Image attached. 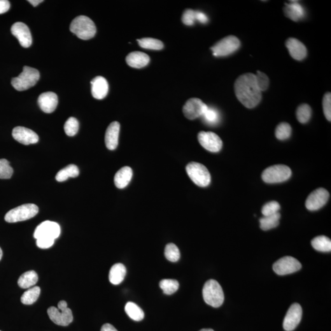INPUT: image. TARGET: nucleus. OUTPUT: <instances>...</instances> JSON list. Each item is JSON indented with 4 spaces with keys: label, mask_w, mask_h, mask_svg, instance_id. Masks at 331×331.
Returning a JSON list of instances; mask_svg holds the SVG:
<instances>
[{
    "label": "nucleus",
    "mask_w": 331,
    "mask_h": 331,
    "mask_svg": "<svg viewBox=\"0 0 331 331\" xmlns=\"http://www.w3.org/2000/svg\"><path fill=\"white\" fill-rule=\"evenodd\" d=\"M235 96L245 107L252 109L262 100V92L256 83V76L252 73L240 76L234 83Z\"/></svg>",
    "instance_id": "obj_1"
},
{
    "label": "nucleus",
    "mask_w": 331,
    "mask_h": 331,
    "mask_svg": "<svg viewBox=\"0 0 331 331\" xmlns=\"http://www.w3.org/2000/svg\"><path fill=\"white\" fill-rule=\"evenodd\" d=\"M70 31L76 34L79 38L88 40L95 36L97 28L94 22L89 17L80 16L72 21L70 25Z\"/></svg>",
    "instance_id": "obj_2"
},
{
    "label": "nucleus",
    "mask_w": 331,
    "mask_h": 331,
    "mask_svg": "<svg viewBox=\"0 0 331 331\" xmlns=\"http://www.w3.org/2000/svg\"><path fill=\"white\" fill-rule=\"evenodd\" d=\"M202 296L206 304L215 308L220 307L225 300L222 288L217 281L213 279L204 284Z\"/></svg>",
    "instance_id": "obj_3"
},
{
    "label": "nucleus",
    "mask_w": 331,
    "mask_h": 331,
    "mask_svg": "<svg viewBox=\"0 0 331 331\" xmlns=\"http://www.w3.org/2000/svg\"><path fill=\"white\" fill-rule=\"evenodd\" d=\"M39 78L40 74L38 70L25 66L19 76L12 79L11 84L17 91H24L36 85Z\"/></svg>",
    "instance_id": "obj_4"
},
{
    "label": "nucleus",
    "mask_w": 331,
    "mask_h": 331,
    "mask_svg": "<svg viewBox=\"0 0 331 331\" xmlns=\"http://www.w3.org/2000/svg\"><path fill=\"white\" fill-rule=\"evenodd\" d=\"M38 207L34 204H23L11 209L4 216V220L8 223H16L25 221L34 217L38 214Z\"/></svg>",
    "instance_id": "obj_5"
},
{
    "label": "nucleus",
    "mask_w": 331,
    "mask_h": 331,
    "mask_svg": "<svg viewBox=\"0 0 331 331\" xmlns=\"http://www.w3.org/2000/svg\"><path fill=\"white\" fill-rule=\"evenodd\" d=\"M186 171L189 177L196 185L206 187L211 182V176L207 167L200 163L192 162L186 166Z\"/></svg>",
    "instance_id": "obj_6"
},
{
    "label": "nucleus",
    "mask_w": 331,
    "mask_h": 331,
    "mask_svg": "<svg viewBox=\"0 0 331 331\" xmlns=\"http://www.w3.org/2000/svg\"><path fill=\"white\" fill-rule=\"evenodd\" d=\"M292 174L287 166L277 165L265 169L262 174V179L267 183H277L288 181Z\"/></svg>",
    "instance_id": "obj_7"
},
{
    "label": "nucleus",
    "mask_w": 331,
    "mask_h": 331,
    "mask_svg": "<svg viewBox=\"0 0 331 331\" xmlns=\"http://www.w3.org/2000/svg\"><path fill=\"white\" fill-rule=\"evenodd\" d=\"M241 47V42L234 36L225 37L212 47L211 50L215 57H227L236 52Z\"/></svg>",
    "instance_id": "obj_8"
},
{
    "label": "nucleus",
    "mask_w": 331,
    "mask_h": 331,
    "mask_svg": "<svg viewBox=\"0 0 331 331\" xmlns=\"http://www.w3.org/2000/svg\"><path fill=\"white\" fill-rule=\"evenodd\" d=\"M302 265L297 259L285 256L279 259L273 265L274 271L279 276L295 273L301 269Z\"/></svg>",
    "instance_id": "obj_9"
},
{
    "label": "nucleus",
    "mask_w": 331,
    "mask_h": 331,
    "mask_svg": "<svg viewBox=\"0 0 331 331\" xmlns=\"http://www.w3.org/2000/svg\"><path fill=\"white\" fill-rule=\"evenodd\" d=\"M61 229L60 225L54 221H45L37 227L34 232L36 239L47 238L55 240L60 236Z\"/></svg>",
    "instance_id": "obj_10"
},
{
    "label": "nucleus",
    "mask_w": 331,
    "mask_h": 331,
    "mask_svg": "<svg viewBox=\"0 0 331 331\" xmlns=\"http://www.w3.org/2000/svg\"><path fill=\"white\" fill-rule=\"evenodd\" d=\"M330 193L325 188H318L309 195L305 201V207L311 211H318L327 203Z\"/></svg>",
    "instance_id": "obj_11"
},
{
    "label": "nucleus",
    "mask_w": 331,
    "mask_h": 331,
    "mask_svg": "<svg viewBox=\"0 0 331 331\" xmlns=\"http://www.w3.org/2000/svg\"><path fill=\"white\" fill-rule=\"evenodd\" d=\"M198 138L200 145L211 152H218L222 148L223 143L220 137L213 132H200Z\"/></svg>",
    "instance_id": "obj_12"
},
{
    "label": "nucleus",
    "mask_w": 331,
    "mask_h": 331,
    "mask_svg": "<svg viewBox=\"0 0 331 331\" xmlns=\"http://www.w3.org/2000/svg\"><path fill=\"white\" fill-rule=\"evenodd\" d=\"M208 106L202 100L191 99L186 101L183 108V113L189 120H195L203 115Z\"/></svg>",
    "instance_id": "obj_13"
},
{
    "label": "nucleus",
    "mask_w": 331,
    "mask_h": 331,
    "mask_svg": "<svg viewBox=\"0 0 331 331\" xmlns=\"http://www.w3.org/2000/svg\"><path fill=\"white\" fill-rule=\"evenodd\" d=\"M302 309L298 303H294L289 308L283 321V328L286 331H292L297 328L301 320Z\"/></svg>",
    "instance_id": "obj_14"
},
{
    "label": "nucleus",
    "mask_w": 331,
    "mask_h": 331,
    "mask_svg": "<svg viewBox=\"0 0 331 331\" xmlns=\"http://www.w3.org/2000/svg\"><path fill=\"white\" fill-rule=\"evenodd\" d=\"M48 314L50 320L57 325L67 326L73 321V313L68 307L59 310L55 307H50L48 310Z\"/></svg>",
    "instance_id": "obj_15"
},
{
    "label": "nucleus",
    "mask_w": 331,
    "mask_h": 331,
    "mask_svg": "<svg viewBox=\"0 0 331 331\" xmlns=\"http://www.w3.org/2000/svg\"><path fill=\"white\" fill-rule=\"evenodd\" d=\"M11 33L19 41L23 48H29L32 44V36L29 28L22 22H16L11 27Z\"/></svg>",
    "instance_id": "obj_16"
},
{
    "label": "nucleus",
    "mask_w": 331,
    "mask_h": 331,
    "mask_svg": "<svg viewBox=\"0 0 331 331\" xmlns=\"http://www.w3.org/2000/svg\"><path fill=\"white\" fill-rule=\"evenodd\" d=\"M14 139L23 145H30L38 143L39 137L38 134L29 128L17 127L13 130Z\"/></svg>",
    "instance_id": "obj_17"
},
{
    "label": "nucleus",
    "mask_w": 331,
    "mask_h": 331,
    "mask_svg": "<svg viewBox=\"0 0 331 331\" xmlns=\"http://www.w3.org/2000/svg\"><path fill=\"white\" fill-rule=\"evenodd\" d=\"M285 44L289 53L294 59L300 61L307 57L306 47L298 39L293 38H289L286 40Z\"/></svg>",
    "instance_id": "obj_18"
},
{
    "label": "nucleus",
    "mask_w": 331,
    "mask_h": 331,
    "mask_svg": "<svg viewBox=\"0 0 331 331\" xmlns=\"http://www.w3.org/2000/svg\"><path fill=\"white\" fill-rule=\"evenodd\" d=\"M38 102L41 110L44 113H52L57 107V95L51 92L42 93L38 98Z\"/></svg>",
    "instance_id": "obj_19"
},
{
    "label": "nucleus",
    "mask_w": 331,
    "mask_h": 331,
    "mask_svg": "<svg viewBox=\"0 0 331 331\" xmlns=\"http://www.w3.org/2000/svg\"><path fill=\"white\" fill-rule=\"evenodd\" d=\"M120 128V123L117 122L111 123L107 128L105 134V143L109 150H114L117 148Z\"/></svg>",
    "instance_id": "obj_20"
},
{
    "label": "nucleus",
    "mask_w": 331,
    "mask_h": 331,
    "mask_svg": "<svg viewBox=\"0 0 331 331\" xmlns=\"http://www.w3.org/2000/svg\"><path fill=\"white\" fill-rule=\"evenodd\" d=\"M92 96L97 99H102L108 95L109 85L106 79L97 76L91 82Z\"/></svg>",
    "instance_id": "obj_21"
},
{
    "label": "nucleus",
    "mask_w": 331,
    "mask_h": 331,
    "mask_svg": "<svg viewBox=\"0 0 331 331\" xmlns=\"http://www.w3.org/2000/svg\"><path fill=\"white\" fill-rule=\"evenodd\" d=\"M284 14L291 20L298 22L304 17V8L298 1H291L290 3H285L283 9Z\"/></svg>",
    "instance_id": "obj_22"
},
{
    "label": "nucleus",
    "mask_w": 331,
    "mask_h": 331,
    "mask_svg": "<svg viewBox=\"0 0 331 331\" xmlns=\"http://www.w3.org/2000/svg\"><path fill=\"white\" fill-rule=\"evenodd\" d=\"M126 62L130 66L134 68H141L149 64L150 57L145 53L135 51L127 55Z\"/></svg>",
    "instance_id": "obj_23"
},
{
    "label": "nucleus",
    "mask_w": 331,
    "mask_h": 331,
    "mask_svg": "<svg viewBox=\"0 0 331 331\" xmlns=\"http://www.w3.org/2000/svg\"><path fill=\"white\" fill-rule=\"evenodd\" d=\"M132 177L131 167L125 166L121 168L114 177V183L118 188L123 189L128 186Z\"/></svg>",
    "instance_id": "obj_24"
},
{
    "label": "nucleus",
    "mask_w": 331,
    "mask_h": 331,
    "mask_svg": "<svg viewBox=\"0 0 331 331\" xmlns=\"http://www.w3.org/2000/svg\"><path fill=\"white\" fill-rule=\"evenodd\" d=\"M127 274V269L121 263H116L111 267L109 272V279L113 285H119L124 280Z\"/></svg>",
    "instance_id": "obj_25"
},
{
    "label": "nucleus",
    "mask_w": 331,
    "mask_h": 331,
    "mask_svg": "<svg viewBox=\"0 0 331 331\" xmlns=\"http://www.w3.org/2000/svg\"><path fill=\"white\" fill-rule=\"evenodd\" d=\"M38 281V276L34 270H30L23 273L19 277L18 285L21 288L28 289L32 288Z\"/></svg>",
    "instance_id": "obj_26"
},
{
    "label": "nucleus",
    "mask_w": 331,
    "mask_h": 331,
    "mask_svg": "<svg viewBox=\"0 0 331 331\" xmlns=\"http://www.w3.org/2000/svg\"><path fill=\"white\" fill-rule=\"evenodd\" d=\"M79 170L77 166L69 165L65 168L60 170L56 175L55 179L58 182H64L67 180L69 177H76L79 176Z\"/></svg>",
    "instance_id": "obj_27"
},
{
    "label": "nucleus",
    "mask_w": 331,
    "mask_h": 331,
    "mask_svg": "<svg viewBox=\"0 0 331 331\" xmlns=\"http://www.w3.org/2000/svg\"><path fill=\"white\" fill-rule=\"evenodd\" d=\"M312 246L316 250L321 252H330L331 251V241L325 235H320L314 238L311 242Z\"/></svg>",
    "instance_id": "obj_28"
},
{
    "label": "nucleus",
    "mask_w": 331,
    "mask_h": 331,
    "mask_svg": "<svg viewBox=\"0 0 331 331\" xmlns=\"http://www.w3.org/2000/svg\"><path fill=\"white\" fill-rule=\"evenodd\" d=\"M125 311L128 316L134 321H141L144 318V313L143 310L134 302H127L125 305Z\"/></svg>",
    "instance_id": "obj_29"
},
{
    "label": "nucleus",
    "mask_w": 331,
    "mask_h": 331,
    "mask_svg": "<svg viewBox=\"0 0 331 331\" xmlns=\"http://www.w3.org/2000/svg\"><path fill=\"white\" fill-rule=\"evenodd\" d=\"M40 293L41 289L39 286L30 288L23 294L21 297V302L25 305L34 304L38 300Z\"/></svg>",
    "instance_id": "obj_30"
},
{
    "label": "nucleus",
    "mask_w": 331,
    "mask_h": 331,
    "mask_svg": "<svg viewBox=\"0 0 331 331\" xmlns=\"http://www.w3.org/2000/svg\"><path fill=\"white\" fill-rule=\"evenodd\" d=\"M281 214L277 213L273 215L264 216L260 219V228L263 230L267 231L276 228L279 225Z\"/></svg>",
    "instance_id": "obj_31"
},
{
    "label": "nucleus",
    "mask_w": 331,
    "mask_h": 331,
    "mask_svg": "<svg viewBox=\"0 0 331 331\" xmlns=\"http://www.w3.org/2000/svg\"><path fill=\"white\" fill-rule=\"evenodd\" d=\"M137 41L142 48L146 50H162L164 47L162 42L157 39L145 38L137 39Z\"/></svg>",
    "instance_id": "obj_32"
},
{
    "label": "nucleus",
    "mask_w": 331,
    "mask_h": 331,
    "mask_svg": "<svg viewBox=\"0 0 331 331\" xmlns=\"http://www.w3.org/2000/svg\"><path fill=\"white\" fill-rule=\"evenodd\" d=\"M160 286L166 295H170L176 293L179 287V282L173 279H163L160 281Z\"/></svg>",
    "instance_id": "obj_33"
},
{
    "label": "nucleus",
    "mask_w": 331,
    "mask_h": 331,
    "mask_svg": "<svg viewBox=\"0 0 331 331\" xmlns=\"http://www.w3.org/2000/svg\"><path fill=\"white\" fill-rule=\"evenodd\" d=\"M312 109L308 104H303L298 107L297 111V116L298 121L301 123H306L311 119Z\"/></svg>",
    "instance_id": "obj_34"
},
{
    "label": "nucleus",
    "mask_w": 331,
    "mask_h": 331,
    "mask_svg": "<svg viewBox=\"0 0 331 331\" xmlns=\"http://www.w3.org/2000/svg\"><path fill=\"white\" fill-rule=\"evenodd\" d=\"M165 255L167 260L171 262H178L181 257V253L176 245L170 243L166 246Z\"/></svg>",
    "instance_id": "obj_35"
},
{
    "label": "nucleus",
    "mask_w": 331,
    "mask_h": 331,
    "mask_svg": "<svg viewBox=\"0 0 331 331\" xmlns=\"http://www.w3.org/2000/svg\"><path fill=\"white\" fill-rule=\"evenodd\" d=\"M202 117L205 121V122L207 124L214 125H216L220 122V114L218 111H216L215 109L212 108H207V110L205 111Z\"/></svg>",
    "instance_id": "obj_36"
},
{
    "label": "nucleus",
    "mask_w": 331,
    "mask_h": 331,
    "mask_svg": "<svg viewBox=\"0 0 331 331\" xmlns=\"http://www.w3.org/2000/svg\"><path fill=\"white\" fill-rule=\"evenodd\" d=\"M292 129L287 123H281L277 126L276 130V136L277 139L284 141L291 136Z\"/></svg>",
    "instance_id": "obj_37"
},
{
    "label": "nucleus",
    "mask_w": 331,
    "mask_h": 331,
    "mask_svg": "<svg viewBox=\"0 0 331 331\" xmlns=\"http://www.w3.org/2000/svg\"><path fill=\"white\" fill-rule=\"evenodd\" d=\"M79 124L78 120L74 117H70L65 122L64 130L65 133L69 136H74L78 133Z\"/></svg>",
    "instance_id": "obj_38"
},
{
    "label": "nucleus",
    "mask_w": 331,
    "mask_h": 331,
    "mask_svg": "<svg viewBox=\"0 0 331 331\" xmlns=\"http://www.w3.org/2000/svg\"><path fill=\"white\" fill-rule=\"evenodd\" d=\"M13 174V169L6 159L0 160V179H10Z\"/></svg>",
    "instance_id": "obj_39"
},
{
    "label": "nucleus",
    "mask_w": 331,
    "mask_h": 331,
    "mask_svg": "<svg viewBox=\"0 0 331 331\" xmlns=\"http://www.w3.org/2000/svg\"><path fill=\"white\" fill-rule=\"evenodd\" d=\"M281 209V206L279 202L276 201H270L265 204L262 208V214L265 216L273 215L274 214L279 213Z\"/></svg>",
    "instance_id": "obj_40"
},
{
    "label": "nucleus",
    "mask_w": 331,
    "mask_h": 331,
    "mask_svg": "<svg viewBox=\"0 0 331 331\" xmlns=\"http://www.w3.org/2000/svg\"><path fill=\"white\" fill-rule=\"evenodd\" d=\"M255 76L256 83H257L259 89L260 90L261 92L266 90L269 85V79L266 74L258 71L257 74Z\"/></svg>",
    "instance_id": "obj_41"
},
{
    "label": "nucleus",
    "mask_w": 331,
    "mask_h": 331,
    "mask_svg": "<svg viewBox=\"0 0 331 331\" xmlns=\"http://www.w3.org/2000/svg\"><path fill=\"white\" fill-rule=\"evenodd\" d=\"M323 113L329 122L331 120V94L326 93L323 99Z\"/></svg>",
    "instance_id": "obj_42"
},
{
    "label": "nucleus",
    "mask_w": 331,
    "mask_h": 331,
    "mask_svg": "<svg viewBox=\"0 0 331 331\" xmlns=\"http://www.w3.org/2000/svg\"><path fill=\"white\" fill-rule=\"evenodd\" d=\"M182 20L184 24L188 25V26H192V25H194L196 21L195 11L192 10V9H186L183 14Z\"/></svg>",
    "instance_id": "obj_43"
},
{
    "label": "nucleus",
    "mask_w": 331,
    "mask_h": 331,
    "mask_svg": "<svg viewBox=\"0 0 331 331\" xmlns=\"http://www.w3.org/2000/svg\"><path fill=\"white\" fill-rule=\"evenodd\" d=\"M55 240L47 238L36 239V245L39 248L46 249L50 248L54 244Z\"/></svg>",
    "instance_id": "obj_44"
},
{
    "label": "nucleus",
    "mask_w": 331,
    "mask_h": 331,
    "mask_svg": "<svg viewBox=\"0 0 331 331\" xmlns=\"http://www.w3.org/2000/svg\"><path fill=\"white\" fill-rule=\"evenodd\" d=\"M196 20H198L201 23H206L208 22V17L206 14L200 11H195Z\"/></svg>",
    "instance_id": "obj_45"
},
{
    "label": "nucleus",
    "mask_w": 331,
    "mask_h": 331,
    "mask_svg": "<svg viewBox=\"0 0 331 331\" xmlns=\"http://www.w3.org/2000/svg\"><path fill=\"white\" fill-rule=\"evenodd\" d=\"M10 3L7 0H0V15L6 13L10 8Z\"/></svg>",
    "instance_id": "obj_46"
},
{
    "label": "nucleus",
    "mask_w": 331,
    "mask_h": 331,
    "mask_svg": "<svg viewBox=\"0 0 331 331\" xmlns=\"http://www.w3.org/2000/svg\"><path fill=\"white\" fill-rule=\"evenodd\" d=\"M101 331H118L111 324L106 323L102 326Z\"/></svg>",
    "instance_id": "obj_47"
},
{
    "label": "nucleus",
    "mask_w": 331,
    "mask_h": 331,
    "mask_svg": "<svg viewBox=\"0 0 331 331\" xmlns=\"http://www.w3.org/2000/svg\"><path fill=\"white\" fill-rule=\"evenodd\" d=\"M67 307V304L65 300H61L58 302V309L59 310L66 309Z\"/></svg>",
    "instance_id": "obj_48"
},
{
    "label": "nucleus",
    "mask_w": 331,
    "mask_h": 331,
    "mask_svg": "<svg viewBox=\"0 0 331 331\" xmlns=\"http://www.w3.org/2000/svg\"><path fill=\"white\" fill-rule=\"evenodd\" d=\"M28 1L34 7H36L38 6V4L43 3L44 1L43 0H29Z\"/></svg>",
    "instance_id": "obj_49"
},
{
    "label": "nucleus",
    "mask_w": 331,
    "mask_h": 331,
    "mask_svg": "<svg viewBox=\"0 0 331 331\" xmlns=\"http://www.w3.org/2000/svg\"><path fill=\"white\" fill-rule=\"evenodd\" d=\"M199 331H214L213 330H212V329H202V330H200Z\"/></svg>",
    "instance_id": "obj_50"
},
{
    "label": "nucleus",
    "mask_w": 331,
    "mask_h": 331,
    "mask_svg": "<svg viewBox=\"0 0 331 331\" xmlns=\"http://www.w3.org/2000/svg\"><path fill=\"white\" fill-rule=\"evenodd\" d=\"M2 256H3V251H2L1 248H0V260H1Z\"/></svg>",
    "instance_id": "obj_51"
}]
</instances>
